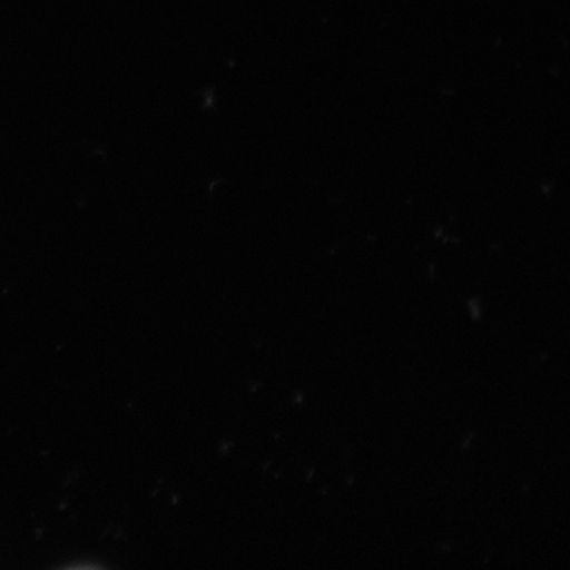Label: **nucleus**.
Instances as JSON below:
<instances>
[]
</instances>
